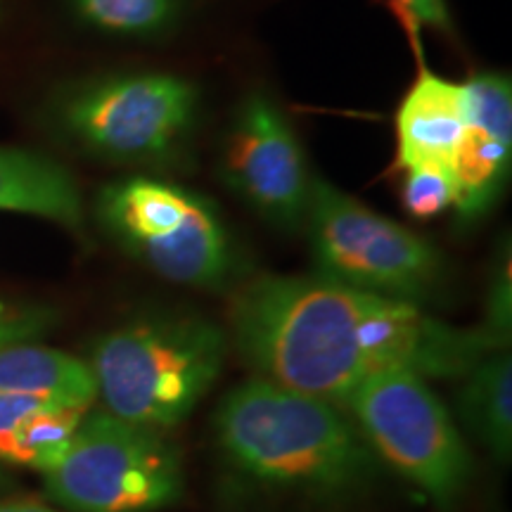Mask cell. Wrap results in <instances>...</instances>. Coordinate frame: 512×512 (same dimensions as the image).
<instances>
[{"label":"cell","instance_id":"6da1fadb","mask_svg":"<svg viewBox=\"0 0 512 512\" xmlns=\"http://www.w3.org/2000/svg\"><path fill=\"white\" fill-rule=\"evenodd\" d=\"M228 342L264 380L335 403L382 370L460 380L503 351L482 328H456L418 304L313 273L240 280L228 302Z\"/></svg>","mask_w":512,"mask_h":512},{"label":"cell","instance_id":"7a4b0ae2","mask_svg":"<svg viewBox=\"0 0 512 512\" xmlns=\"http://www.w3.org/2000/svg\"><path fill=\"white\" fill-rule=\"evenodd\" d=\"M214 437L238 475L271 489L337 498L380 475V458L339 403L264 377L223 396Z\"/></svg>","mask_w":512,"mask_h":512},{"label":"cell","instance_id":"3957f363","mask_svg":"<svg viewBox=\"0 0 512 512\" xmlns=\"http://www.w3.org/2000/svg\"><path fill=\"white\" fill-rule=\"evenodd\" d=\"M228 347V332L202 313L145 311L105 332L88 366L107 413L169 430L219 382Z\"/></svg>","mask_w":512,"mask_h":512},{"label":"cell","instance_id":"277c9868","mask_svg":"<svg viewBox=\"0 0 512 512\" xmlns=\"http://www.w3.org/2000/svg\"><path fill=\"white\" fill-rule=\"evenodd\" d=\"M95 216L124 252L169 283L219 292L245 275L238 242L209 197L152 176L107 183Z\"/></svg>","mask_w":512,"mask_h":512},{"label":"cell","instance_id":"5b68a950","mask_svg":"<svg viewBox=\"0 0 512 512\" xmlns=\"http://www.w3.org/2000/svg\"><path fill=\"white\" fill-rule=\"evenodd\" d=\"M200 112V91L164 72L107 74L57 95L64 136L95 157L136 166L181 162Z\"/></svg>","mask_w":512,"mask_h":512},{"label":"cell","instance_id":"8992f818","mask_svg":"<svg viewBox=\"0 0 512 512\" xmlns=\"http://www.w3.org/2000/svg\"><path fill=\"white\" fill-rule=\"evenodd\" d=\"M313 275L422 306L441 290L446 261L430 240L313 176L306 211Z\"/></svg>","mask_w":512,"mask_h":512},{"label":"cell","instance_id":"52a82bcc","mask_svg":"<svg viewBox=\"0 0 512 512\" xmlns=\"http://www.w3.org/2000/svg\"><path fill=\"white\" fill-rule=\"evenodd\" d=\"M46 494L72 512H157L183 496V453L166 430L83 413L72 444L43 472Z\"/></svg>","mask_w":512,"mask_h":512},{"label":"cell","instance_id":"ba28073f","mask_svg":"<svg viewBox=\"0 0 512 512\" xmlns=\"http://www.w3.org/2000/svg\"><path fill=\"white\" fill-rule=\"evenodd\" d=\"M375 451L434 505L451 510L470 489L475 460L456 420L425 377L392 368L370 375L339 401Z\"/></svg>","mask_w":512,"mask_h":512},{"label":"cell","instance_id":"9c48e42d","mask_svg":"<svg viewBox=\"0 0 512 512\" xmlns=\"http://www.w3.org/2000/svg\"><path fill=\"white\" fill-rule=\"evenodd\" d=\"M219 176L271 228L304 230L313 174L292 124L266 91H252L235 110Z\"/></svg>","mask_w":512,"mask_h":512},{"label":"cell","instance_id":"30bf717a","mask_svg":"<svg viewBox=\"0 0 512 512\" xmlns=\"http://www.w3.org/2000/svg\"><path fill=\"white\" fill-rule=\"evenodd\" d=\"M467 126L451 159L458 223L484 219L501 200L512 164V83L501 72H479L465 83Z\"/></svg>","mask_w":512,"mask_h":512},{"label":"cell","instance_id":"8fae6325","mask_svg":"<svg viewBox=\"0 0 512 512\" xmlns=\"http://www.w3.org/2000/svg\"><path fill=\"white\" fill-rule=\"evenodd\" d=\"M467 126L465 83L446 81L422 69L396 110V162L399 171L413 166H444Z\"/></svg>","mask_w":512,"mask_h":512},{"label":"cell","instance_id":"7c38bea8","mask_svg":"<svg viewBox=\"0 0 512 512\" xmlns=\"http://www.w3.org/2000/svg\"><path fill=\"white\" fill-rule=\"evenodd\" d=\"M0 392H10L60 408H81L98 399L93 370L67 351L34 342L0 347Z\"/></svg>","mask_w":512,"mask_h":512},{"label":"cell","instance_id":"4fadbf2b","mask_svg":"<svg viewBox=\"0 0 512 512\" xmlns=\"http://www.w3.org/2000/svg\"><path fill=\"white\" fill-rule=\"evenodd\" d=\"M0 211L41 216L79 230L83 204L72 174L50 157L0 147Z\"/></svg>","mask_w":512,"mask_h":512},{"label":"cell","instance_id":"5bb4252c","mask_svg":"<svg viewBox=\"0 0 512 512\" xmlns=\"http://www.w3.org/2000/svg\"><path fill=\"white\" fill-rule=\"evenodd\" d=\"M458 418L498 463L512 456V358L491 351L460 377Z\"/></svg>","mask_w":512,"mask_h":512},{"label":"cell","instance_id":"9a60e30c","mask_svg":"<svg viewBox=\"0 0 512 512\" xmlns=\"http://www.w3.org/2000/svg\"><path fill=\"white\" fill-rule=\"evenodd\" d=\"M83 413L86 411L81 408L53 406L19 420L15 427L0 434V460L34 467L38 472L53 470L72 444Z\"/></svg>","mask_w":512,"mask_h":512},{"label":"cell","instance_id":"2e32d148","mask_svg":"<svg viewBox=\"0 0 512 512\" xmlns=\"http://www.w3.org/2000/svg\"><path fill=\"white\" fill-rule=\"evenodd\" d=\"M69 8L102 34L150 41L176 27L185 0H69Z\"/></svg>","mask_w":512,"mask_h":512},{"label":"cell","instance_id":"e0dca14e","mask_svg":"<svg viewBox=\"0 0 512 512\" xmlns=\"http://www.w3.org/2000/svg\"><path fill=\"white\" fill-rule=\"evenodd\" d=\"M401 204L413 219L427 221L453 207L451 171L444 166L403 169Z\"/></svg>","mask_w":512,"mask_h":512},{"label":"cell","instance_id":"ac0fdd59","mask_svg":"<svg viewBox=\"0 0 512 512\" xmlns=\"http://www.w3.org/2000/svg\"><path fill=\"white\" fill-rule=\"evenodd\" d=\"M57 311L50 306L0 299V347L34 342L55 328Z\"/></svg>","mask_w":512,"mask_h":512},{"label":"cell","instance_id":"d6986e66","mask_svg":"<svg viewBox=\"0 0 512 512\" xmlns=\"http://www.w3.org/2000/svg\"><path fill=\"white\" fill-rule=\"evenodd\" d=\"M510 249H505V259H501L494 268L491 278V290L486 297V323L484 332L498 347H508L510 328H512V306H510Z\"/></svg>","mask_w":512,"mask_h":512},{"label":"cell","instance_id":"ffe728a7","mask_svg":"<svg viewBox=\"0 0 512 512\" xmlns=\"http://www.w3.org/2000/svg\"><path fill=\"white\" fill-rule=\"evenodd\" d=\"M392 10L396 17H401L406 34L411 36V43L420 53V29H451V17H448L444 0H392Z\"/></svg>","mask_w":512,"mask_h":512},{"label":"cell","instance_id":"44dd1931","mask_svg":"<svg viewBox=\"0 0 512 512\" xmlns=\"http://www.w3.org/2000/svg\"><path fill=\"white\" fill-rule=\"evenodd\" d=\"M0 512H60L50 508L43 501H36V498H8V501H0Z\"/></svg>","mask_w":512,"mask_h":512},{"label":"cell","instance_id":"7402d4cb","mask_svg":"<svg viewBox=\"0 0 512 512\" xmlns=\"http://www.w3.org/2000/svg\"><path fill=\"white\" fill-rule=\"evenodd\" d=\"M10 486H12V479L5 475V470H3V467H0V496H3L5 491L10 489Z\"/></svg>","mask_w":512,"mask_h":512}]
</instances>
